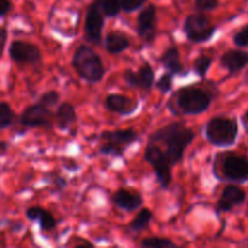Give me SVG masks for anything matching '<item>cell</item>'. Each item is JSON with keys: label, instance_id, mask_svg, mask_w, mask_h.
I'll return each mask as SVG.
<instances>
[{"label": "cell", "instance_id": "obj_1", "mask_svg": "<svg viewBox=\"0 0 248 248\" xmlns=\"http://www.w3.org/2000/svg\"><path fill=\"white\" fill-rule=\"evenodd\" d=\"M195 132L183 123H171L157 128L149 136V143L164 145L165 154L172 166L183 160L186 150L193 143Z\"/></svg>", "mask_w": 248, "mask_h": 248}, {"label": "cell", "instance_id": "obj_2", "mask_svg": "<svg viewBox=\"0 0 248 248\" xmlns=\"http://www.w3.org/2000/svg\"><path fill=\"white\" fill-rule=\"evenodd\" d=\"M72 64L77 74L90 84H98L106 74V68L101 57L89 45H80L75 50Z\"/></svg>", "mask_w": 248, "mask_h": 248}, {"label": "cell", "instance_id": "obj_3", "mask_svg": "<svg viewBox=\"0 0 248 248\" xmlns=\"http://www.w3.org/2000/svg\"><path fill=\"white\" fill-rule=\"evenodd\" d=\"M174 108L184 115H199L208 110L212 103V97L206 90L196 86H186L179 89L174 97Z\"/></svg>", "mask_w": 248, "mask_h": 248}, {"label": "cell", "instance_id": "obj_4", "mask_svg": "<svg viewBox=\"0 0 248 248\" xmlns=\"http://www.w3.org/2000/svg\"><path fill=\"white\" fill-rule=\"evenodd\" d=\"M205 136L213 147H232L239 137V123L235 118L227 116L211 118L205 125Z\"/></svg>", "mask_w": 248, "mask_h": 248}, {"label": "cell", "instance_id": "obj_5", "mask_svg": "<svg viewBox=\"0 0 248 248\" xmlns=\"http://www.w3.org/2000/svg\"><path fill=\"white\" fill-rule=\"evenodd\" d=\"M144 160L153 167L157 182L162 189H167L172 182V165L164 149L159 144L148 143L144 150Z\"/></svg>", "mask_w": 248, "mask_h": 248}, {"label": "cell", "instance_id": "obj_6", "mask_svg": "<svg viewBox=\"0 0 248 248\" xmlns=\"http://www.w3.org/2000/svg\"><path fill=\"white\" fill-rule=\"evenodd\" d=\"M183 31L189 41L194 44H202L215 36L217 27L213 26L206 15L191 14L184 19Z\"/></svg>", "mask_w": 248, "mask_h": 248}, {"label": "cell", "instance_id": "obj_7", "mask_svg": "<svg viewBox=\"0 0 248 248\" xmlns=\"http://www.w3.org/2000/svg\"><path fill=\"white\" fill-rule=\"evenodd\" d=\"M217 177L232 183H245L248 181V159L244 155L227 154L219 164Z\"/></svg>", "mask_w": 248, "mask_h": 248}, {"label": "cell", "instance_id": "obj_8", "mask_svg": "<svg viewBox=\"0 0 248 248\" xmlns=\"http://www.w3.org/2000/svg\"><path fill=\"white\" fill-rule=\"evenodd\" d=\"M52 118L51 108L36 102L22 111L19 124L28 128H52Z\"/></svg>", "mask_w": 248, "mask_h": 248}, {"label": "cell", "instance_id": "obj_9", "mask_svg": "<svg viewBox=\"0 0 248 248\" xmlns=\"http://www.w3.org/2000/svg\"><path fill=\"white\" fill-rule=\"evenodd\" d=\"M104 17L106 15L102 11L99 0H93L87 9L85 17V38L93 45H98L102 40Z\"/></svg>", "mask_w": 248, "mask_h": 248}, {"label": "cell", "instance_id": "obj_10", "mask_svg": "<svg viewBox=\"0 0 248 248\" xmlns=\"http://www.w3.org/2000/svg\"><path fill=\"white\" fill-rule=\"evenodd\" d=\"M9 56L17 64H36L41 61V51L35 44L14 40L9 46Z\"/></svg>", "mask_w": 248, "mask_h": 248}, {"label": "cell", "instance_id": "obj_11", "mask_svg": "<svg viewBox=\"0 0 248 248\" xmlns=\"http://www.w3.org/2000/svg\"><path fill=\"white\" fill-rule=\"evenodd\" d=\"M156 7L148 5L140 12L137 18V33L145 44H152L156 36Z\"/></svg>", "mask_w": 248, "mask_h": 248}, {"label": "cell", "instance_id": "obj_12", "mask_svg": "<svg viewBox=\"0 0 248 248\" xmlns=\"http://www.w3.org/2000/svg\"><path fill=\"white\" fill-rule=\"evenodd\" d=\"M245 201H246V191L239 186L229 184L223 189L222 195L216 205V211L218 213L230 212L232 208L245 203Z\"/></svg>", "mask_w": 248, "mask_h": 248}, {"label": "cell", "instance_id": "obj_13", "mask_svg": "<svg viewBox=\"0 0 248 248\" xmlns=\"http://www.w3.org/2000/svg\"><path fill=\"white\" fill-rule=\"evenodd\" d=\"M124 80L126 84L137 89L149 90L154 86L155 74L152 65L148 62H144L140 67L137 72L132 69H127L124 73Z\"/></svg>", "mask_w": 248, "mask_h": 248}, {"label": "cell", "instance_id": "obj_14", "mask_svg": "<svg viewBox=\"0 0 248 248\" xmlns=\"http://www.w3.org/2000/svg\"><path fill=\"white\" fill-rule=\"evenodd\" d=\"M104 107L111 113L119 114V115L127 116L135 113L140 107V103L136 99L130 98L125 94L113 93L108 94L104 99Z\"/></svg>", "mask_w": 248, "mask_h": 248}, {"label": "cell", "instance_id": "obj_15", "mask_svg": "<svg viewBox=\"0 0 248 248\" xmlns=\"http://www.w3.org/2000/svg\"><path fill=\"white\" fill-rule=\"evenodd\" d=\"M111 202L120 210L126 211V212H133V211L142 207L143 196L137 191L121 188L113 194Z\"/></svg>", "mask_w": 248, "mask_h": 248}, {"label": "cell", "instance_id": "obj_16", "mask_svg": "<svg viewBox=\"0 0 248 248\" xmlns=\"http://www.w3.org/2000/svg\"><path fill=\"white\" fill-rule=\"evenodd\" d=\"M220 64L230 74L241 72L248 65V51L228 50L220 57Z\"/></svg>", "mask_w": 248, "mask_h": 248}, {"label": "cell", "instance_id": "obj_17", "mask_svg": "<svg viewBox=\"0 0 248 248\" xmlns=\"http://www.w3.org/2000/svg\"><path fill=\"white\" fill-rule=\"evenodd\" d=\"M101 138L106 143H110L124 149L133 144L138 140V135L132 128H120V130L114 131H104L101 133Z\"/></svg>", "mask_w": 248, "mask_h": 248}, {"label": "cell", "instance_id": "obj_18", "mask_svg": "<svg viewBox=\"0 0 248 248\" xmlns=\"http://www.w3.org/2000/svg\"><path fill=\"white\" fill-rule=\"evenodd\" d=\"M53 119H55V125L58 130L67 131L77 123L78 116L77 111L73 104L68 103V102H63L56 109L55 114H53Z\"/></svg>", "mask_w": 248, "mask_h": 248}, {"label": "cell", "instance_id": "obj_19", "mask_svg": "<svg viewBox=\"0 0 248 248\" xmlns=\"http://www.w3.org/2000/svg\"><path fill=\"white\" fill-rule=\"evenodd\" d=\"M26 217L31 222H38L43 232H50L57 225L55 216L40 206H31L26 210Z\"/></svg>", "mask_w": 248, "mask_h": 248}, {"label": "cell", "instance_id": "obj_20", "mask_svg": "<svg viewBox=\"0 0 248 248\" xmlns=\"http://www.w3.org/2000/svg\"><path fill=\"white\" fill-rule=\"evenodd\" d=\"M130 47V39L123 31H109L104 39V48L111 55H119Z\"/></svg>", "mask_w": 248, "mask_h": 248}, {"label": "cell", "instance_id": "obj_21", "mask_svg": "<svg viewBox=\"0 0 248 248\" xmlns=\"http://www.w3.org/2000/svg\"><path fill=\"white\" fill-rule=\"evenodd\" d=\"M160 61H161V64L164 65L166 72L172 73L173 75L181 74L183 72L184 67L182 64L181 53L176 46H171L166 51H164Z\"/></svg>", "mask_w": 248, "mask_h": 248}, {"label": "cell", "instance_id": "obj_22", "mask_svg": "<svg viewBox=\"0 0 248 248\" xmlns=\"http://www.w3.org/2000/svg\"><path fill=\"white\" fill-rule=\"evenodd\" d=\"M152 219H153L152 211H150L149 208H142V210L136 215V217L131 220L128 228L135 232H142L143 230H145L148 227H149Z\"/></svg>", "mask_w": 248, "mask_h": 248}, {"label": "cell", "instance_id": "obj_23", "mask_svg": "<svg viewBox=\"0 0 248 248\" xmlns=\"http://www.w3.org/2000/svg\"><path fill=\"white\" fill-rule=\"evenodd\" d=\"M16 114L7 102H0V130H6L14 125Z\"/></svg>", "mask_w": 248, "mask_h": 248}, {"label": "cell", "instance_id": "obj_24", "mask_svg": "<svg viewBox=\"0 0 248 248\" xmlns=\"http://www.w3.org/2000/svg\"><path fill=\"white\" fill-rule=\"evenodd\" d=\"M140 246L145 248H173L178 247V245L174 244L173 241L169 239H164V237H147L140 242Z\"/></svg>", "mask_w": 248, "mask_h": 248}, {"label": "cell", "instance_id": "obj_25", "mask_svg": "<svg viewBox=\"0 0 248 248\" xmlns=\"http://www.w3.org/2000/svg\"><path fill=\"white\" fill-rule=\"evenodd\" d=\"M212 65V58L210 56L201 55L194 61V72L201 78H205Z\"/></svg>", "mask_w": 248, "mask_h": 248}, {"label": "cell", "instance_id": "obj_26", "mask_svg": "<svg viewBox=\"0 0 248 248\" xmlns=\"http://www.w3.org/2000/svg\"><path fill=\"white\" fill-rule=\"evenodd\" d=\"M101 7L106 17L113 18L116 17L121 11V0H99Z\"/></svg>", "mask_w": 248, "mask_h": 248}, {"label": "cell", "instance_id": "obj_27", "mask_svg": "<svg viewBox=\"0 0 248 248\" xmlns=\"http://www.w3.org/2000/svg\"><path fill=\"white\" fill-rule=\"evenodd\" d=\"M173 77L174 75L170 72H166L165 74H162L160 77V79L156 81V84H155L156 89L161 93H169V92H171L172 87H173Z\"/></svg>", "mask_w": 248, "mask_h": 248}, {"label": "cell", "instance_id": "obj_28", "mask_svg": "<svg viewBox=\"0 0 248 248\" xmlns=\"http://www.w3.org/2000/svg\"><path fill=\"white\" fill-rule=\"evenodd\" d=\"M60 93H58L57 91H53V90H51V91H47V92H44L43 94L40 96V98H39V103L44 104L45 107H47V108H52V107L57 106V103L60 102Z\"/></svg>", "mask_w": 248, "mask_h": 248}, {"label": "cell", "instance_id": "obj_29", "mask_svg": "<svg viewBox=\"0 0 248 248\" xmlns=\"http://www.w3.org/2000/svg\"><path fill=\"white\" fill-rule=\"evenodd\" d=\"M99 153L103 155H108V156L114 157H121L124 155V149L116 145L110 144V143H103L101 148H99Z\"/></svg>", "mask_w": 248, "mask_h": 248}, {"label": "cell", "instance_id": "obj_30", "mask_svg": "<svg viewBox=\"0 0 248 248\" xmlns=\"http://www.w3.org/2000/svg\"><path fill=\"white\" fill-rule=\"evenodd\" d=\"M234 44L237 47H247L248 46V24L242 27L239 31L234 35Z\"/></svg>", "mask_w": 248, "mask_h": 248}, {"label": "cell", "instance_id": "obj_31", "mask_svg": "<svg viewBox=\"0 0 248 248\" xmlns=\"http://www.w3.org/2000/svg\"><path fill=\"white\" fill-rule=\"evenodd\" d=\"M145 4V0H121V11L130 12L140 9Z\"/></svg>", "mask_w": 248, "mask_h": 248}, {"label": "cell", "instance_id": "obj_32", "mask_svg": "<svg viewBox=\"0 0 248 248\" xmlns=\"http://www.w3.org/2000/svg\"><path fill=\"white\" fill-rule=\"evenodd\" d=\"M219 0H195V7L199 11H212L217 9Z\"/></svg>", "mask_w": 248, "mask_h": 248}, {"label": "cell", "instance_id": "obj_33", "mask_svg": "<svg viewBox=\"0 0 248 248\" xmlns=\"http://www.w3.org/2000/svg\"><path fill=\"white\" fill-rule=\"evenodd\" d=\"M12 2L10 0H0V17H4L11 11Z\"/></svg>", "mask_w": 248, "mask_h": 248}, {"label": "cell", "instance_id": "obj_34", "mask_svg": "<svg viewBox=\"0 0 248 248\" xmlns=\"http://www.w3.org/2000/svg\"><path fill=\"white\" fill-rule=\"evenodd\" d=\"M6 38H7L6 29H0V56H1L2 50H4L5 43H6Z\"/></svg>", "mask_w": 248, "mask_h": 248}, {"label": "cell", "instance_id": "obj_35", "mask_svg": "<svg viewBox=\"0 0 248 248\" xmlns=\"http://www.w3.org/2000/svg\"><path fill=\"white\" fill-rule=\"evenodd\" d=\"M7 149H9V143L5 140H0V156L6 154Z\"/></svg>", "mask_w": 248, "mask_h": 248}, {"label": "cell", "instance_id": "obj_36", "mask_svg": "<svg viewBox=\"0 0 248 248\" xmlns=\"http://www.w3.org/2000/svg\"><path fill=\"white\" fill-rule=\"evenodd\" d=\"M241 121H242V125H244L245 130H246V132L248 133V109L246 111H245L244 115H242Z\"/></svg>", "mask_w": 248, "mask_h": 248}]
</instances>
